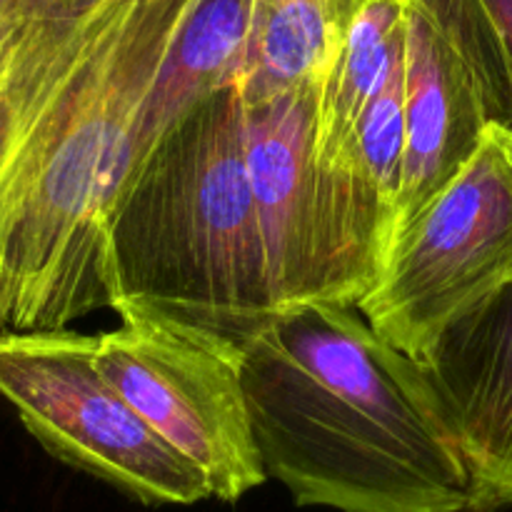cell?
I'll use <instances>...</instances> for the list:
<instances>
[{
	"label": "cell",
	"mask_w": 512,
	"mask_h": 512,
	"mask_svg": "<svg viewBox=\"0 0 512 512\" xmlns=\"http://www.w3.org/2000/svg\"><path fill=\"white\" fill-rule=\"evenodd\" d=\"M268 478L303 508L470 512L473 485L428 373L358 308L300 305L243 348Z\"/></svg>",
	"instance_id": "cell-1"
},
{
	"label": "cell",
	"mask_w": 512,
	"mask_h": 512,
	"mask_svg": "<svg viewBox=\"0 0 512 512\" xmlns=\"http://www.w3.org/2000/svg\"><path fill=\"white\" fill-rule=\"evenodd\" d=\"M200 0H120L0 183V330L113 310L108 220L158 75Z\"/></svg>",
	"instance_id": "cell-2"
},
{
	"label": "cell",
	"mask_w": 512,
	"mask_h": 512,
	"mask_svg": "<svg viewBox=\"0 0 512 512\" xmlns=\"http://www.w3.org/2000/svg\"><path fill=\"white\" fill-rule=\"evenodd\" d=\"M113 310L125 305L245 348L275 318L235 85L155 143L108 220Z\"/></svg>",
	"instance_id": "cell-3"
},
{
	"label": "cell",
	"mask_w": 512,
	"mask_h": 512,
	"mask_svg": "<svg viewBox=\"0 0 512 512\" xmlns=\"http://www.w3.org/2000/svg\"><path fill=\"white\" fill-rule=\"evenodd\" d=\"M318 88L243 103L245 158L278 313L300 305L358 308L378 283L395 213L360 168L320 163Z\"/></svg>",
	"instance_id": "cell-4"
},
{
	"label": "cell",
	"mask_w": 512,
	"mask_h": 512,
	"mask_svg": "<svg viewBox=\"0 0 512 512\" xmlns=\"http://www.w3.org/2000/svg\"><path fill=\"white\" fill-rule=\"evenodd\" d=\"M512 283V165L493 133L395 235L358 305L375 333L425 363L458 320Z\"/></svg>",
	"instance_id": "cell-5"
},
{
	"label": "cell",
	"mask_w": 512,
	"mask_h": 512,
	"mask_svg": "<svg viewBox=\"0 0 512 512\" xmlns=\"http://www.w3.org/2000/svg\"><path fill=\"white\" fill-rule=\"evenodd\" d=\"M98 335L0 330V395L48 453L145 505L213 498L205 475L175 453L95 365Z\"/></svg>",
	"instance_id": "cell-6"
},
{
	"label": "cell",
	"mask_w": 512,
	"mask_h": 512,
	"mask_svg": "<svg viewBox=\"0 0 512 512\" xmlns=\"http://www.w3.org/2000/svg\"><path fill=\"white\" fill-rule=\"evenodd\" d=\"M95 365L158 438L235 503L268 480L243 388V348L125 305Z\"/></svg>",
	"instance_id": "cell-7"
},
{
	"label": "cell",
	"mask_w": 512,
	"mask_h": 512,
	"mask_svg": "<svg viewBox=\"0 0 512 512\" xmlns=\"http://www.w3.org/2000/svg\"><path fill=\"white\" fill-rule=\"evenodd\" d=\"M420 365L468 468L470 512L512 508V283L458 320Z\"/></svg>",
	"instance_id": "cell-8"
},
{
	"label": "cell",
	"mask_w": 512,
	"mask_h": 512,
	"mask_svg": "<svg viewBox=\"0 0 512 512\" xmlns=\"http://www.w3.org/2000/svg\"><path fill=\"white\" fill-rule=\"evenodd\" d=\"M490 123L475 75L428 18L418 8H410L405 38V158L395 235L470 163Z\"/></svg>",
	"instance_id": "cell-9"
},
{
	"label": "cell",
	"mask_w": 512,
	"mask_h": 512,
	"mask_svg": "<svg viewBox=\"0 0 512 512\" xmlns=\"http://www.w3.org/2000/svg\"><path fill=\"white\" fill-rule=\"evenodd\" d=\"M363 0H250L240 100L328 83Z\"/></svg>",
	"instance_id": "cell-10"
},
{
	"label": "cell",
	"mask_w": 512,
	"mask_h": 512,
	"mask_svg": "<svg viewBox=\"0 0 512 512\" xmlns=\"http://www.w3.org/2000/svg\"><path fill=\"white\" fill-rule=\"evenodd\" d=\"M410 0H363L315 113L320 163L358 168L353 160L355 125L370 100L385 88L405 58Z\"/></svg>",
	"instance_id": "cell-11"
},
{
	"label": "cell",
	"mask_w": 512,
	"mask_h": 512,
	"mask_svg": "<svg viewBox=\"0 0 512 512\" xmlns=\"http://www.w3.org/2000/svg\"><path fill=\"white\" fill-rule=\"evenodd\" d=\"M248 28L250 0H200L195 5L150 95L138 168L193 105L238 83Z\"/></svg>",
	"instance_id": "cell-12"
},
{
	"label": "cell",
	"mask_w": 512,
	"mask_h": 512,
	"mask_svg": "<svg viewBox=\"0 0 512 512\" xmlns=\"http://www.w3.org/2000/svg\"><path fill=\"white\" fill-rule=\"evenodd\" d=\"M460 55L483 90L493 123L512 125V58L485 0H410Z\"/></svg>",
	"instance_id": "cell-13"
},
{
	"label": "cell",
	"mask_w": 512,
	"mask_h": 512,
	"mask_svg": "<svg viewBox=\"0 0 512 512\" xmlns=\"http://www.w3.org/2000/svg\"><path fill=\"white\" fill-rule=\"evenodd\" d=\"M405 158V58L355 125L353 160L395 213Z\"/></svg>",
	"instance_id": "cell-14"
},
{
	"label": "cell",
	"mask_w": 512,
	"mask_h": 512,
	"mask_svg": "<svg viewBox=\"0 0 512 512\" xmlns=\"http://www.w3.org/2000/svg\"><path fill=\"white\" fill-rule=\"evenodd\" d=\"M115 0H15L8 13H50L63 18H90ZM5 13V15H8Z\"/></svg>",
	"instance_id": "cell-15"
},
{
	"label": "cell",
	"mask_w": 512,
	"mask_h": 512,
	"mask_svg": "<svg viewBox=\"0 0 512 512\" xmlns=\"http://www.w3.org/2000/svg\"><path fill=\"white\" fill-rule=\"evenodd\" d=\"M485 3H488L500 33H503L505 45H508L510 58H512V0H485Z\"/></svg>",
	"instance_id": "cell-16"
},
{
	"label": "cell",
	"mask_w": 512,
	"mask_h": 512,
	"mask_svg": "<svg viewBox=\"0 0 512 512\" xmlns=\"http://www.w3.org/2000/svg\"><path fill=\"white\" fill-rule=\"evenodd\" d=\"M490 133H493V138L498 140L500 148L505 150V155H508V160H510V165H512V125L490 123Z\"/></svg>",
	"instance_id": "cell-17"
},
{
	"label": "cell",
	"mask_w": 512,
	"mask_h": 512,
	"mask_svg": "<svg viewBox=\"0 0 512 512\" xmlns=\"http://www.w3.org/2000/svg\"><path fill=\"white\" fill-rule=\"evenodd\" d=\"M8 5H10V0H0V20H3V15H5V10H8Z\"/></svg>",
	"instance_id": "cell-18"
},
{
	"label": "cell",
	"mask_w": 512,
	"mask_h": 512,
	"mask_svg": "<svg viewBox=\"0 0 512 512\" xmlns=\"http://www.w3.org/2000/svg\"><path fill=\"white\" fill-rule=\"evenodd\" d=\"M15 3V0H10V5H13Z\"/></svg>",
	"instance_id": "cell-19"
}]
</instances>
